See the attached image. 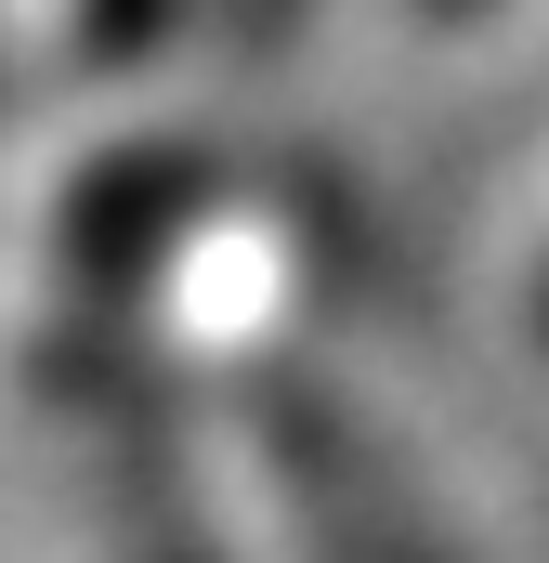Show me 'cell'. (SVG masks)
Returning <instances> with one entry per match:
<instances>
[{"label": "cell", "mask_w": 549, "mask_h": 563, "mask_svg": "<svg viewBox=\"0 0 549 563\" xmlns=\"http://www.w3.org/2000/svg\"><path fill=\"white\" fill-rule=\"evenodd\" d=\"M301 26V0H236V40H288Z\"/></svg>", "instance_id": "7a4b0ae2"}, {"label": "cell", "mask_w": 549, "mask_h": 563, "mask_svg": "<svg viewBox=\"0 0 549 563\" xmlns=\"http://www.w3.org/2000/svg\"><path fill=\"white\" fill-rule=\"evenodd\" d=\"M537 341H549V263H537Z\"/></svg>", "instance_id": "3957f363"}, {"label": "cell", "mask_w": 549, "mask_h": 563, "mask_svg": "<svg viewBox=\"0 0 549 563\" xmlns=\"http://www.w3.org/2000/svg\"><path fill=\"white\" fill-rule=\"evenodd\" d=\"M262 432H274V472H288V485L327 511V551H340V563H432L418 511L393 498V485H380V459H367L354 432L327 420V407H301V394H288Z\"/></svg>", "instance_id": "6da1fadb"}]
</instances>
